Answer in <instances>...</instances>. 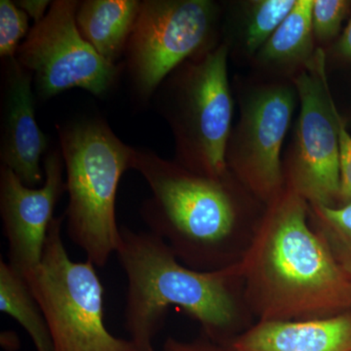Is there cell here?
<instances>
[{
  "instance_id": "cell-19",
  "label": "cell",
  "mask_w": 351,
  "mask_h": 351,
  "mask_svg": "<svg viewBox=\"0 0 351 351\" xmlns=\"http://www.w3.org/2000/svg\"><path fill=\"white\" fill-rule=\"evenodd\" d=\"M29 16L15 2L0 1V57L12 59L17 55L21 40L29 34Z\"/></svg>"
},
{
  "instance_id": "cell-25",
  "label": "cell",
  "mask_w": 351,
  "mask_h": 351,
  "mask_svg": "<svg viewBox=\"0 0 351 351\" xmlns=\"http://www.w3.org/2000/svg\"><path fill=\"white\" fill-rule=\"evenodd\" d=\"M1 345L7 351L17 350L19 348V339L14 332H2Z\"/></svg>"
},
{
  "instance_id": "cell-7",
  "label": "cell",
  "mask_w": 351,
  "mask_h": 351,
  "mask_svg": "<svg viewBox=\"0 0 351 351\" xmlns=\"http://www.w3.org/2000/svg\"><path fill=\"white\" fill-rule=\"evenodd\" d=\"M216 5L209 0H145L127 44L134 89L147 101L164 80L203 49L213 31Z\"/></svg>"
},
{
  "instance_id": "cell-9",
  "label": "cell",
  "mask_w": 351,
  "mask_h": 351,
  "mask_svg": "<svg viewBox=\"0 0 351 351\" xmlns=\"http://www.w3.org/2000/svg\"><path fill=\"white\" fill-rule=\"evenodd\" d=\"M306 66L295 80L301 112L290 186L313 206L334 207L341 196V117L330 93L322 50Z\"/></svg>"
},
{
  "instance_id": "cell-18",
  "label": "cell",
  "mask_w": 351,
  "mask_h": 351,
  "mask_svg": "<svg viewBox=\"0 0 351 351\" xmlns=\"http://www.w3.org/2000/svg\"><path fill=\"white\" fill-rule=\"evenodd\" d=\"M297 0H261L254 3L245 44L249 52L261 50L294 9Z\"/></svg>"
},
{
  "instance_id": "cell-12",
  "label": "cell",
  "mask_w": 351,
  "mask_h": 351,
  "mask_svg": "<svg viewBox=\"0 0 351 351\" xmlns=\"http://www.w3.org/2000/svg\"><path fill=\"white\" fill-rule=\"evenodd\" d=\"M4 62L1 166L12 170L25 186L36 189L45 180L40 163L48 138L36 119L34 77L16 57Z\"/></svg>"
},
{
  "instance_id": "cell-17",
  "label": "cell",
  "mask_w": 351,
  "mask_h": 351,
  "mask_svg": "<svg viewBox=\"0 0 351 351\" xmlns=\"http://www.w3.org/2000/svg\"><path fill=\"white\" fill-rule=\"evenodd\" d=\"M316 233L351 278V202L343 207L313 206Z\"/></svg>"
},
{
  "instance_id": "cell-15",
  "label": "cell",
  "mask_w": 351,
  "mask_h": 351,
  "mask_svg": "<svg viewBox=\"0 0 351 351\" xmlns=\"http://www.w3.org/2000/svg\"><path fill=\"white\" fill-rule=\"evenodd\" d=\"M0 311L20 323L36 351H55L47 321L25 277L3 260L0 262Z\"/></svg>"
},
{
  "instance_id": "cell-14",
  "label": "cell",
  "mask_w": 351,
  "mask_h": 351,
  "mask_svg": "<svg viewBox=\"0 0 351 351\" xmlns=\"http://www.w3.org/2000/svg\"><path fill=\"white\" fill-rule=\"evenodd\" d=\"M138 0H83L78 2L75 19L78 29L101 58L117 64L125 54L135 27Z\"/></svg>"
},
{
  "instance_id": "cell-22",
  "label": "cell",
  "mask_w": 351,
  "mask_h": 351,
  "mask_svg": "<svg viewBox=\"0 0 351 351\" xmlns=\"http://www.w3.org/2000/svg\"><path fill=\"white\" fill-rule=\"evenodd\" d=\"M163 351H230L221 346L208 343L206 341H196L193 343L178 341L169 338L164 343Z\"/></svg>"
},
{
  "instance_id": "cell-20",
  "label": "cell",
  "mask_w": 351,
  "mask_h": 351,
  "mask_svg": "<svg viewBox=\"0 0 351 351\" xmlns=\"http://www.w3.org/2000/svg\"><path fill=\"white\" fill-rule=\"evenodd\" d=\"M346 0H314L313 34L319 40H329L338 34L341 23L350 9Z\"/></svg>"
},
{
  "instance_id": "cell-11",
  "label": "cell",
  "mask_w": 351,
  "mask_h": 351,
  "mask_svg": "<svg viewBox=\"0 0 351 351\" xmlns=\"http://www.w3.org/2000/svg\"><path fill=\"white\" fill-rule=\"evenodd\" d=\"M294 108L295 94L287 87L258 92L245 108L235 136L233 167L254 193L270 202L281 193V147Z\"/></svg>"
},
{
  "instance_id": "cell-23",
  "label": "cell",
  "mask_w": 351,
  "mask_h": 351,
  "mask_svg": "<svg viewBox=\"0 0 351 351\" xmlns=\"http://www.w3.org/2000/svg\"><path fill=\"white\" fill-rule=\"evenodd\" d=\"M15 3L34 19V24H38L45 17L52 2L49 0H20Z\"/></svg>"
},
{
  "instance_id": "cell-13",
  "label": "cell",
  "mask_w": 351,
  "mask_h": 351,
  "mask_svg": "<svg viewBox=\"0 0 351 351\" xmlns=\"http://www.w3.org/2000/svg\"><path fill=\"white\" fill-rule=\"evenodd\" d=\"M230 351H351V313L302 321H260Z\"/></svg>"
},
{
  "instance_id": "cell-1",
  "label": "cell",
  "mask_w": 351,
  "mask_h": 351,
  "mask_svg": "<svg viewBox=\"0 0 351 351\" xmlns=\"http://www.w3.org/2000/svg\"><path fill=\"white\" fill-rule=\"evenodd\" d=\"M239 274L261 321L332 317L351 306V278L307 225V201L292 188L271 201Z\"/></svg>"
},
{
  "instance_id": "cell-3",
  "label": "cell",
  "mask_w": 351,
  "mask_h": 351,
  "mask_svg": "<svg viewBox=\"0 0 351 351\" xmlns=\"http://www.w3.org/2000/svg\"><path fill=\"white\" fill-rule=\"evenodd\" d=\"M132 169L152 191L141 208L149 232L191 269H223V246L234 230L235 210L221 180L189 172L147 149H134Z\"/></svg>"
},
{
  "instance_id": "cell-2",
  "label": "cell",
  "mask_w": 351,
  "mask_h": 351,
  "mask_svg": "<svg viewBox=\"0 0 351 351\" xmlns=\"http://www.w3.org/2000/svg\"><path fill=\"white\" fill-rule=\"evenodd\" d=\"M117 254L128 281L124 326L138 351H156L154 337L170 306L197 320L212 338L232 326L239 263L209 271L191 269L156 235L126 226L120 228Z\"/></svg>"
},
{
  "instance_id": "cell-24",
  "label": "cell",
  "mask_w": 351,
  "mask_h": 351,
  "mask_svg": "<svg viewBox=\"0 0 351 351\" xmlns=\"http://www.w3.org/2000/svg\"><path fill=\"white\" fill-rule=\"evenodd\" d=\"M339 51L343 56L351 60V18L339 43Z\"/></svg>"
},
{
  "instance_id": "cell-16",
  "label": "cell",
  "mask_w": 351,
  "mask_h": 351,
  "mask_svg": "<svg viewBox=\"0 0 351 351\" xmlns=\"http://www.w3.org/2000/svg\"><path fill=\"white\" fill-rule=\"evenodd\" d=\"M314 0H297V3L280 27L261 49L265 63L306 64L313 58Z\"/></svg>"
},
{
  "instance_id": "cell-21",
  "label": "cell",
  "mask_w": 351,
  "mask_h": 351,
  "mask_svg": "<svg viewBox=\"0 0 351 351\" xmlns=\"http://www.w3.org/2000/svg\"><path fill=\"white\" fill-rule=\"evenodd\" d=\"M341 196L351 202V136L343 119L339 121Z\"/></svg>"
},
{
  "instance_id": "cell-10",
  "label": "cell",
  "mask_w": 351,
  "mask_h": 351,
  "mask_svg": "<svg viewBox=\"0 0 351 351\" xmlns=\"http://www.w3.org/2000/svg\"><path fill=\"white\" fill-rule=\"evenodd\" d=\"M61 151L44 158L43 186L29 188L9 168L0 169V212L9 245V265L25 277L43 260L48 230L58 201L66 191Z\"/></svg>"
},
{
  "instance_id": "cell-4",
  "label": "cell",
  "mask_w": 351,
  "mask_h": 351,
  "mask_svg": "<svg viewBox=\"0 0 351 351\" xmlns=\"http://www.w3.org/2000/svg\"><path fill=\"white\" fill-rule=\"evenodd\" d=\"M57 131L69 193L66 232L95 267H105L119 249L115 200L122 175L132 169L135 149L99 117L59 124Z\"/></svg>"
},
{
  "instance_id": "cell-5",
  "label": "cell",
  "mask_w": 351,
  "mask_h": 351,
  "mask_svg": "<svg viewBox=\"0 0 351 351\" xmlns=\"http://www.w3.org/2000/svg\"><path fill=\"white\" fill-rule=\"evenodd\" d=\"M64 216L55 217L38 269L25 276L44 314L55 351H138L115 338L104 322V287L90 261L69 258L62 237Z\"/></svg>"
},
{
  "instance_id": "cell-6",
  "label": "cell",
  "mask_w": 351,
  "mask_h": 351,
  "mask_svg": "<svg viewBox=\"0 0 351 351\" xmlns=\"http://www.w3.org/2000/svg\"><path fill=\"white\" fill-rule=\"evenodd\" d=\"M228 47L207 51L177 75H169L165 113L177 138L182 168L221 180L232 119V98L228 77ZM162 82V83H163ZM181 166V165H180Z\"/></svg>"
},
{
  "instance_id": "cell-8",
  "label": "cell",
  "mask_w": 351,
  "mask_h": 351,
  "mask_svg": "<svg viewBox=\"0 0 351 351\" xmlns=\"http://www.w3.org/2000/svg\"><path fill=\"white\" fill-rule=\"evenodd\" d=\"M78 2L53 1L16 55L21 66L32 73L34 91L43 100L73 88L104 96L119 78V66L101 58L80 34L75 19Z\"/></svg>"
}]
</instances>
